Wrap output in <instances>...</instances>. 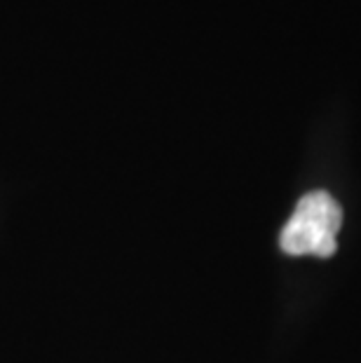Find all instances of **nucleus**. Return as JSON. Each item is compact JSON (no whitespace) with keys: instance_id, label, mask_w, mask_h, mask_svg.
<instances>
[{"instance_id":"nucleus-1","label":"nucleus","mask_w":361,"mask_h":363,"mask_svg":"<svg viewBox=\"0 0 361 363\" xmlns=\"http://www.w3.org/2000/svg\"><path fill=\"white\" fill-rule=\"evenodd\" d=\"M340 225L343 211L335 199L321 190L307 192L284 225L279 244L289 256L328 258L335 251V237Z\"/></svg>"}]
</instances>
